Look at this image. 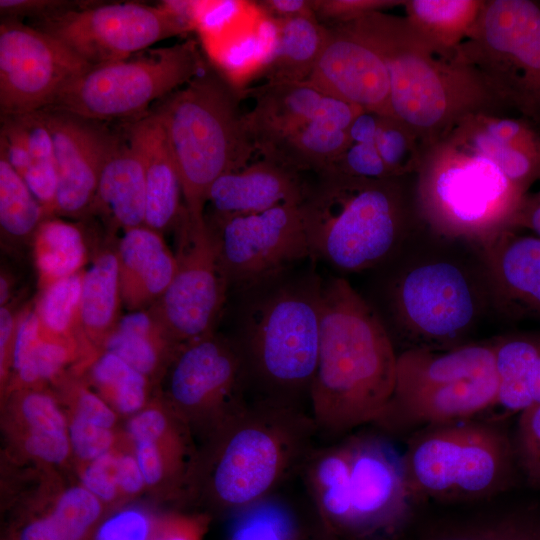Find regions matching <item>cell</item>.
I'll return each instance as SVG.
<instances>
[{
	"instance_id": "1",
	"label": "cell",
	"mask_w": 540,
	"mask_h": 540,
	"mask_svg": "<svg viewBox=\"0 0 540 540\" xmlns=\"http://www.w3.org/2000/svg\"><path fill=\"white\" fill-rule=\"evenodd\" d=\"M397 355L379 316L342 278L323 281L320 347L310 388L314 423L342 433L376 422L389 403Z\"/></svg>"
},
{
	"instance_id": "2",
	"label": "cell",
	"mask_w": 540,
	"mask_h": 540,
	"mask_svg": "<svg viewBox=\"0 0 540 540\" xmlns=\"http://www.w3.org/2000/svg\"><path fill=\"white\" fill-rule=\"evenodd\" d=\"M342 24L384 61L392 117L416 135L421 148L469 115L500 114L505 109L458 50L442 52L429 46L405 17L375 11Z\"/></svg>"
},
{
	"instance_id": "3",
	"label": "cell",
	"mask_w": 540,
	"mask_h": 540,
	"mask_svg": "<svg viewBox=\"0 0 540 540\" xmlns=\"http://www.w3.org/2000/svg\"><path fill=\"white\" fill-rule=\"evenodd\" d=\"M241 91L207 65L155 109L164 123L180 177L184 210L203 222L208 193L223 174L248 164L254 151L239 108Z\"/></svg>"
},
{
	"instance_id": "4",
	"label": "cell",
	"mask_w": 540,
	"mask_h": 540,
	"mask_svg": "<svg viewBox=\"0 0 540 540\" xmlns=\"http://www.w3.org/2000/svg\"><path fill=\"white\" fill-rule=\"evenodd\" d=\"M310 258L345 272L380 262L402 224L395 179H373L334 170L316 174L300 205Z\"/></svg>"
},
{
	"instance_id": "5",
	"label": "cell",
	"mask_w": 540,
	"mask_h": 540,
	"mask_svg": "<svg viewBox=\"0 0 540 540\" xmlns=\"http://www.w3.org/2000/svg\"><path fill=\"white\" fill-rule=\"evenodd\" d=\"M322 284L309 275L269 285L244 311L237 345L247 377L262 385L265 400L293 406L290 396L310 393L320 347Z\"/></svg>"
},
{
	"instance_id": "6",
	"label": "cell",
	"mask_w": 540,
	"mask_h": 540,
	"mask_svg": "<svg viewBox=\"0 0 540 540\" xmlns=\"http://www.w3.org/2000/svg\"><path fill=\"white\" fill-rule=\"evenodd\" d=\"M417 202L437 232L485 247L511 229L523 194L489 158L444 136L421 148Z\"/></svg>"
},
{
	"instance_id": "7",
	"label": "cell",
	"mask_w": 540,
	"mask_h": 540,
	"mask_svg": "<svg viewBox=\"0 0 540 540\" xmlns=\"http://www.w3.org/2000/svg\"><path fill=\"white\" fill-rule=\"evenodd\" d=\"M241 92L255 99L243 114L254 151L300 174L329 169L347 147L349 128L363 111L306 82H266Z\"/></svg>"
},
{
	"instance_id": "8",
	"label": "cell",
	"mask_w": 540,
	"mask_h": 540,
	"mask_svg": "<svg viewBox=\"0 0 540 540\" xmlns=\"http://www.w3.org/2000/svg\"><path fill=\"white\" fill-rule=\"evenodd\" d=\"M209 474L212 496L228 507L259 502L300 454L309 423L293 406L262 400L245 404L221 423Z\"/></svg>"
},
{
	"instance_id": "9",
	"label": "cell",
	"mask_w": 540,
	"mask_h": 540,
	"mask_svg": "<svg viewBox=\"0 0 540 540\" xmlns=\"http://www.w3.org/2000/svg\"><path fill=\"white\" fill-rule=\"evenodd\" d=\"M402 461L411 497L474 499L508 485L513 450L495 426L459 421L426 427L410 441Z\"/></svg>"
},
{
	"instance_id": "10",
	"label": "cell",
	"mask_w": 540,
	"mask_h": 540,
	"mask_svg": "<svg viewBox=\"0 0 540 540\" xmlns=\"http://www.w3.org/2000/svg\"><path fill=\"white\" fill-rule=\"evenodd\" d=\"M204 65L191 39L150 49L136 57L91 66L48 108L100 122L132 121L148 113L151 103L191 81Z\"/></svg>"
},
{
	"instance_id": "11",
	"label": "cell",
	"mask_w": 540,
	"mask_h": 540,
	"mask_svg": "<svg viewBox=\"0 0 540 540\" xmlns=\"http://www.w3.org/2000/svg\"><path fill=\"white\" fill-rule=\"evenodd\" d=\"M457 50L505 109L540 126V3L484 0Z\"/></svg>"
},
{
	"instance_id": "12",
	"label": "cell",
	"mask_w": 540,
	"mask_h": 540,
	"mask_svg": "<svg viewBox=\"0 0 540 540\" xmlns=\"http://www.w3.org/2000/svg\"><path fill=\"white\" fill-rule=\"evenodd\" d=\"M191 27V18L172 6L137 2L87 4L39 20L36 26L91 66L127 59Z\"/></svg>"
},
{
	"instance_id": "13",
	"label": "cell",
	"mask_w": 540,
	"mask_h": 540,
	"mask_svg": "<svg viewBox=\"0 0 540 540\" xmlns=\"http://www.w3.org/2000/svg\"><path fill=\"white\" fill-rule=\"evenodd\" d=\"M300 205L230 217L204 216L229 286L260 287L310 257Z\"/></svg>"
},
{
	"instance_id": "14",
	"label": "cell",
	"mask_w": 540,
	"mask_h": 540,
	"mask_svg": "<svg viewBox=\"0 0 540 540\" xmlns=\"http://www.w3.org/2000/svg\"><path fill=\"white\" fill-rule=\"evenodd\" d=\"M175 229L176 272L148 310L170 340L181 347L214 333L229 285L205 220L192 221L184 210Z\"/></svg>"
},
{
	"instance_id": "15",
	"label": "cell",
	"mask_w": 540,
	"mask_h": 540,
	"mask_svg": "<svg viewBox=\"0 0 540 540\" xmlns=\"http://www.w3.org/2000/svg\"><path fill=\"white\" fill-rule=\"evenodd\" d=\"M91 65L70 48L21 19L0 22V115L36 112Z\"/></svg>"
},
{
	"instance_id": "16",
	"label": "cell",
	"mask_w": 540,
	"mask_h": 540,
	"mask_svg": "<svg viewBox=\"0 0 540 540\" xmlns=\"http://www.w3.org/2000/svg\"><path fill=\"white\" fill-rule=\"evenodd\" d=\"M167 371L169 400L184 419H208L217 428L246 404L239 347L215 333L179 347Z\"/></svg>"
},
{
	"instance_id": "17",
	"label": "cell",
	"mask_w": 540,
	"mask_h": 540,
	"mask_svg": "<svg viewBox=\"0 0 540 540\" xmlns=\"http://www.w3.org/2000/svg\"><path fill=\"white\" fill-rule=\"evenodd\" d=\"M347 454L344 527L370 530L398 521L411 498L402 456L375 436L344 443Z\"/></svg>"
},
{
	"instance_id": "18",
	"label": "cell",
	"mask_w": 540,
	"mask_h": 540,
	"mask_svg": "<svg viewBox=\"0 0 540 540\" xmlns=\"http://www.w3.org/2000/svg\"><path fill=\"white\" fill-rule=\"evenodd\" d=\"M50 130L58 172L55 215L89 213L102 168L121 138L104 122L55 108L40 110Z\"/></svg>"
},
{
	"instance_id": "19",
	"label": "cell",
	"mask_w": 540,
	"mask_h": 540,
	"mask_svg": "<svg viewBox=\"0 0 540 540\" xmlns=\"http://www.w3.org/2000/svg\"><path fill=\"white\" fill-rule=\"evenodd\" d=\"M394 302L409 331L439 342L462 334L475 315L469 282L447 262L421 265L405 274L395 289Z\"/></svg>"
},
{
	"instance_id": "20",
	"label": "cell",
	"mask_w": 540,
	"mask_h": 540,
	"mask_svg": "<svg viewBox=\"0 0 540 540\" xmlns=\"http://www.w3.org/2000/svg\"><path fill=\"white\" fill-rule=\"evenodd\" d=\"M306 83L363 111L392 117L384 61L343 24L328 27L323 50Z\"/></svg>"
},
{
	"instance_id": "21",
	"label": "cell",
	"mask_w": 540,
	"mask_h": 540,
	"mask_svg": "<svg viewBox=\"0 0 540 540\" xmlns=\"http://www.w3.org/2000/svg\"><path fill=\"white\" fill-rule=\"evenodd\" d=\"M445 136L492 160L523 194L540 181V126L525 118L476 113Z\"/></svg>"
},
{
	"instance_id": "22",
	"label": "cell",
	"mask_w": 540,
	"mask_h": 540,
	"mask_svg": "<svg viewBox=\"0 0 540 540\" xmlns=\"http://www.w3.org/2000/svg\"><path fill=\"white\" fill-rule=\"evenodd\" d=\"M124 133L138 153L144 170V225L163 234L175 228L184 211L175 158L161 116L155 110L128 121Z\"/></svg>"
},
{
	"instance_id": "23",
	"label": "cell",
	"mask_w": 540,
	"mask_h": 540,
	"mask_svg": "<svg viewBox=\"0 0 540 540\" xmlns=\"http://www.w3.org/2000/svg\"><path fill=\"white\" fill-rule=\"evenodd\" d=\"M308 184L300 173L261 158L223 174L213 183L206 203L209 212L204 216L230 217L300 205Z\"/></svg>"
},
{
	"instance_id": "24",
	"label": "cell",
	"mask_w": 540,
	"mask_h": 540,
	"mask_svg": "<svg viewBox=\"0 0 540 540\" xmlns=\"http://www.w3.org/2000/svg\"><path fill=\"white\" fill-rule=\"evenodd\" d=\"M497 373L470 377L391 398L376 420L386 427L434 426L465 421L496 405Z\"/></svg>"
},
{
	"instance_id": "25",
	"label": "cell",
	"mask_w": 540,
	"mask_h": 540,
	"mask_svg": "<svg viewBox=\"0 0 540 540\" xmlns=\"http://www.w3.org/2000/svg\"><path fill=\"white\" fill-rule=\"evenodd\" d=\"M483 249L501 307L513 316L540 318V238L508 229Z\"/></svg>"
},
{
	"instance_id": "26",
	"label": "cell",
	"mask_w": 540,
	"mask_h": 540,
	"mask_svg": "<svg viewBox=\"0 0 540 540\" xmlns=\"http://www.w3.org/2000/svg\"><path fill=\"white\" fill-rule=\"evenodd\" d=\"M0 153L27 184L45 216H55L58 183L53 139L41 111L1 117Z\"/></svg>"
},
{
	"instance_id": "27",
	"label": "cell",
	"mask_w": 540,
	"mask_h": 540,
	"mask_svg": "<svg viewBox=\"0 0 540 540\" xmlns=\"http://www.w3.org/2000/svg\"><path fill=\"white\" fill-rule=\"evenodd\" d=\"M9 394L5 428L22 452L41 463L60 464L71 454L67 416L44 388Z\"/></svg>"
},
{
	"instance_id": "28",
	"label": "cell",
	"mask_w": 540,
	"mask_h": 540,
	"mask_svg": "<svg viewBox=\"0 0 540 540\" xmlns=\"http://www.w3.org/2000/svg\"><path fill=\"white\" fill-rule=\"evenodd\" d=\"M115 253L122 303L130 312L148 309L172 281L175 253L161 233L145 225L124 230Z\"/></svg>"
},
{
	"instance_id": "29",
	"label": "cell",
	"mask_w": 540,
	"mask_h": 540,
	"mask_svg": "<svg viewBox=\"0 0 540 540\" xmlns=\"http://www.w3.org/2000/svg\"><path fill=\"white\" fill-rule=\"evenodd\" d=\"M496 372L495 350L490 345H466L445 352L409 349L397 356L391 398Z\"/></svg>"
},
{
	"instance_id": "30",
	"label": "cell",
	"mask_w": 540,
	"mask_h": 540,
	"mask_svg": "<svg viewBox=\"0 0 540 540\" xmlns=\"http://www.w3.org/2000/svg\"><path fill=\"white\" fill-rule=\"evenodd\" d=\"M146 188L142 161L126 134L107 158L89 212L123 230L144 225Z\"/></svg>"
},
{
	"instance_id": "31",
	"label": "cell",
	"mask_w": 540,
	"mask_h": 540,
	"mask_svg": "<svg viewBox=\"0 0 540 540\" xmlns=\"http://www.w3.org/2000/svg\"><path fill=\"white\" fill-rule=\"evenodd\" d=\"M82 348L79 343L44 335L34 307L23 310L19 313L12 373L6 392L44 388L45 383L58 380Z\"/></svg>"
},
{
	"instance_id": "32",
	"label": "cell",
	"mask_w": 540,
	"mask_h": 540,
	"mask_svg": "<svg viewBox=\"0 0 540 540\" xmlns=\"http://www.w3.org/2000/svg\"><path fill=\"white\" fill-rule=\"evenodd\" d=\"M122 304L115 251H101L83 272L79 309L82 341L97 355L120 319Z\"/></svg>"
},
{
	"instance_id": "33",
	"label": "cell",
	"mask_w": 540,
	"mask_h": 540,
	"mask_svg": "<svg viewBox=\"0 0 540 540\" xmlns=\"http://www.w3.org/2000/svg\"><path fill=\"white\" fill-rule=\"evenodd\" d=\"M271 19L276 40L261 74L269 83L306 82L323 50L328 27L315 14Z\"/></svg>"
},
{
	"instance_id": "34",
	"label": "cell",
	"mask_w": 540,
	"mask_h": 540,
	"mask_svg": "<svg viewBox=\"0 0 540 540\" xmlns=\"http://www.w3.org/2000/svg\"><path fill=\"white\" fill-rule=\"evenodd\" d=\"M177 347L148 309L120 317L102 351L111 352L147 378L168 367Z\"/></svg>"
},
{
	"instance_id": "35",
	"label": "cell",
	"mask_w": 540,
	"mask_h": 540,
	"mask_svg": "<svg viewBox=\"0 0 540 540\" xmlns=\"http://www.w3.org/2000/svg\"><path fill=\"white\" fill-rule=\"evenodd\" d=\"M499 389L496 405L522 412L540 404V335L505 338L494 345Z\"/></svg>"
},
{
	"instance_id": "36",
	"label": "cell",
	"mask_w": 540,
	"mask_h": 540,
	"mask_svg": "<svg viewBox=\"0 0 540 540\" xmlns=\"http://www.w3.org/2000/svg\"><path fill=\"white\" fill-rule=\"evenodd\" d=\"M484 0H408L406 20L426 44L442 52H453L476 24Z\"/></svg>"
},
{
	"instance_id": "37",
	"label": "cell",
	"mask_w": 540,
	"mask_h": 540,
	"mask_svg": "<svg viewBox=\"0 0 540 540\" xmlns=\"http://www.w3.org/2000/svg\"><path fill=\"white\" fill-rule=\"evenodd\" d=\"M32 242L40 290L83 271L87 248L77 225L47 217L38 226Z\"/></svg>"
},
{
	"instance_id": "38",
	"label": "cell",
	"mask_w": 540,
	"mask_h": 540,
	"mask_svg": "<svg viewBox=\"0 0 540 540\" xmlns=\"http://www.w3.org/2000/svg\"><path fill=\"white\" fill-rule=\"evenodd\" d=\"M89 380L116 412L134 415L147 406L149 378L117 355L101 351L89 361Z\"/></svg>"
},
{
	"instance_id": "39",
	"label": "cell",
	"mask_w": 540,
	"mask_h": 540,
	"mask_svg": "<svg viewBox=\"0 0 540 540\" xmlns=\"http://www.w3.org/2000/svg\"><path fill=\"white\" fill-rule=\"evenodd\" d=\"M83 272L84 270L41 290L34 310L44 335L79 343L86 348L81 338L79 325Z\"/></svg>"
},
{
	"instance_id": "40",
	"label": "cell",
	"mask_w": 540,
	"mask_h": 540,
	"mask_svg": "<svg viewBox=\"0 0 540 540\" xmlns=\"http://www.w3.org/2000/svg\"><path fill=\"white\" fill-rule=\"evenodd\" d=\"M46 218L44 210L14 170L7 158L0 153V227L2 235L22 241L33 236Z\"/></svg>"
},
{
	"instance_id": "41",
	"label": "cell",
	"mask_w": 540,
	"mask_h": 540,
	"mask_svg": "<svg viewBox=\"0 0 540 540\" xmlns=\"http://www.w3.org/2000/svg\"><path fill=\"white\" fill-rule=\"evenodd\" d=\"M375 146L391 178L417 171L421 144L403 123L389 116H380Z\"/></svg>"
},
{
	"instance_id": "42",
	"label": "cell",
	"mask_w": 540,
	"mask_h": 540,
	"mask_svg": "<svg viewBox=\"0 0 540 540\" xmlns=\"http://www.w3.org/2000/svg\"><path fill=\"white\" fill-rule=\"evenodd\" d=\"M91 532L66 498L59 495L49 512L24 523L14 540H87Z\"/></svg>"
},
{
	"instance_id": "43",
	"label": "cell",
	"mask_w": 540,
	"mask_h": 540,
	"mask_svg": "<svg viewBox=\"0 0 540 540\" xmlns=\"http://www.w3.org/2000/svg\"><path fill=\"white\" fill-rule=\"evenodd\" d=\"M133 447L146 486L159 485L181 466L183 455L181 440L138 442L134 443Z\"/></svg>"
},
{
	"instance_id": "44",
	"label": "cell",
	"mask_w": 540,
	"mask_h": 540,
	"mask_svg": "<svg viewBox=\"0 0 540 540\" xmlns=\"http://www.w3.org/2000/svg\"><path fill=\"white\" fill-rule=\"evenodd\" d=\"M59 381L69 414L78 416L98 426L112 429L116 412L95 391L77 379L61 377Z\"/></svg>"
},
{
	"instance_id": "45",
	"label": "cell",
	"mask_w": 540,
	"mask_h": 540,
	"mask_svg": "<svg viewBox=\"0 0 540 540\" xmlns=\"http://www.w3.org/2000/svg\"><path fill=\"white\" fill-rule=\"evenodd\" d=\"M67 421L71 450L82 463L91 462L114 449L116 437L112 429L72 414H68Z\"/></svg>"
},
{
	"instance_id": "46",
	"label": "cell",
	"mask_w": 540,
	"mask_h": 540,
	"mask_svg": "<svg viewBox=\"0 0 540 540\" xmlns=\"http://www.w3.org/2000/svg\"><path fill=\"white\" fill-rule=\"evenodd\" d=\"M515 442L520 467L528 481L540 487V404L520 412Z\"/></svg>"
},
{
	"instance_id": "47",
	"label": "cell",
	"mask_w": 540,
	"mask_h": 540,
	"mask_svg": "<svg viewBox=\"0 0 540 540\" xmlns=\"http://www.w3.org/2000/svg\"><path fill=\"white\" fill-rule=\"evenodd\" d=\"M327 170L364 178L393 179L378 153L375 142H349Z\"/></svg>"
},
{
	"instance_id": "48",
	"label": "cell",
	"mask_w": 540,
	"mask_h": 540,
	"mask_svg": "<svg viewBox=\"0 0 540 540\" xmlns=\"http://www.w3.org/2000/svg\"><path fill=\"white\" fill-rule=\"evenodd\" d=\"M126 431L132 444L181 440L170 416L159 405L146 406L132 415Z\"/></svg>"
},
{
	"instance_id": "49",
	"label": "cell",
	"mask_w": 540,
	"mask_h": 540,
	"mask_svg": "<svg viewBox=\"0 0 540 540\" xmlns=\"http://www.w3.org/2000/svg\"><path fill=\"white\" fill-rule=\"evenodd\" d=\"M154 526L144 512L127 509L102 522L95 540H150Z\"/></svg>"
},
{
	"instance_id": "50",
	"label": "cell",
	"mask_w": 540,
	"mask_h": 540,
	"mask_svg": "<svg viewBox=\"0 0 540 540\" xmlns=\"http://www.w3.org/2000/svg\"><path fill=\"white\" fill-rule=\"evenodd\" d=\"M398 0H313L315 15L335 24L347 23L365 14L404 5Z\"/></svg>"
},
{
	"instance_id": "51",
	"label": "cell",
	"mask_w": 540,
	"mask_h": 540,
	"mask_svg": "<svg viewBox=\"0 0 540 540\" xmlns=\"http://www.w3.org/2000/svg\"><path fill=\"white\" fill-rule=\"evenodd\" d=\"M82 483L102 503L114 502L120 494L115 474V448L82 467Z\"/></svg>"
},
{
	"instance_id": "52",
	"label": "cell",
	"mask_w": 540,
	"mask_h": 540,
	"mask_svg": "<svg viewBox=\"0 0 540 540\" xmlns=\"http://www.w3.org/2000/svg\"><path fill=\"white\" fill-rule=\"evenodd\" d=\"M86 2L63 0H0L1 18L36 17L42 20L60 12L82 7Z\"/></svg>"
},
{
	"instance_id": "53",
	"label": "cell",
	"mask_w": 540,
	"mask_h": 540,
	"mask_svg": "<svg viewBox=\"0 0 540 540\" xmlns=\"http://www.w3.org/2000/svg\"><path fill=\"white\" fill-rule=\"evenodd\" d=\"M230 540H286V538L277 516L269 511H258L237 526Z\"/></svg>"
},
{
	"instance_id": "54",
	"label": "cell",
	"mask_w": 540,
	"mask_h": 540,
	"mask_svg": "<svg viewBox=\"0 0 540 540\" xmlns=\"http://www.w3.org/2000/svg\"><path fill=\"white\" fill-rule=\"evenodd\" d=\"M437 540H540V527L517 520L483 531L451 535Z\"/></svg>"
},
{
	"instance_id": "55",
	"label": "cell",
	"mask_w": 540,
	"mask_h": 540,
	"mask_svg": "<svg viewBox=\"0 0 540 540\" xmlns=\"http://www.w3.org/2000/svg\"><path fill=\"white\" fill-rule=\"evenodd\" d=\"M19 323V314L8 306L0 307V379L1 390L6 392L12 373L13 354Z\"/></svg>"
},
{
	"instance_id": "56",
	"label": "cell",
	"mask_w": 540,
	"mask_h": 540,
	"mask_svg": "<svg viewBox=\"0 0 540 540\" xmlns=\"http://www.w3.org/2000/svg\"><path fill=\"white\" fill-rule=\"evenodd\" d=\"M205 527L197 517L170 516L154 526L150 540H202Z\"/></svg>"
},
{
	"instance_id": "57",
	"label": "cell",
	"mask_w": 540,
	"mask_h": 540,
	"mask_svg": "<svg viewBox=\"0 0 540 540\" xmlns=\"http://www.w3.org/2000/svg\"><path fill=\"white\" fill-rule=\"evenodd\" d=\"M115 474L121 495H136L146 486L134 452L115 449Z\"/></svg>"
},
{
	"instance_id": "58",
	"label": "cell",
	"mask_w": 540,
	"mask_h": 540,
	"mask_svg": "<svg viewBox=\"0 0 540 540\" xmlns=\"http://www.w3.org/2000/svg\"><path fill=\"white\" fill-rule=\"evenodd\" d=\"M257 6L264 15L273 19L315 14L313 0H265Z\"/></svg>"
},
{
	"instance_id": "59",
	"label": "cell",
	"mask_w": 540,
	"mask_h": 540,
	"mask_svg": "<svg viewBox=\"0 0 540 540\" xmlns=\"http://www.w3.org/2000/svg\"><path fill=\"white\" fill-rule=\"evenodd\" d=\"M527 228L540 238V191L523 197L513 218L511 229Z\"/></svg>"
},
{
	"instance_id": "60",
	"label": "cell",
	"mask_w": 540,
	"mask_h": 540,
	"mask_svg": "<svg viewBox=\"0 0 540 540\" xmlns=\"http://www.w3.org/2000/svg\"><path fill=\"white\" fill-rule=\"evenodd\" d=\"M380 115L362 111L349 128V142H375Z\"/></svg>"
},
{
	"instance_id": "61",
	"label": "cell",
	"mask_w": 540,
	"mask_h": 540,
	"mask_svg": "<svg viewBox=\"0 0 540 540\" xmlns=\"http://www.w3.org/2000/svg\"><path fill=\"white\" fill-rule=\"evenodd\" d=\"M10 297V282L7 277L1 274L0 278V305L7 306V302Z\"/></svg>"
}]
</instances>
